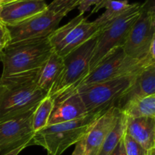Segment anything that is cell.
I'll list each match as a JSON object with an SVG mask.
<instances>
[{
	"mask_svg": "<svg viewBox=\"0 0 155 155\" xmlns=\"http://www.w3.org/2000/svg\"><path fill=\"white\" fill-rule=\"evenodd\" d=\"M38 72L0 78V121L27 113L47 96L36 84Z\"/></svg>",
	"mask_w": 155,
	"mask_h": 155,
	"instance_id": "6da1fadb",
	"label": "cell"
},
{
	"mask_svg": "<svg viewBox=\"0 0 155 155\" xmlns=\"http://www.w3.org/2000/svg\"><path fill=\"white\" fill-rule=\"evenodd\" d=\"M102 113L89 114L75 120L47 126L34 133L29 145L42 147L48 155H61L86 136L91 125Z\"/></svg>",
	"mask_w": 155,
	"mask_h": 155,
	"instance_id": "7a4b0ae2",
	"label": "cell"
},
{
	"mask_svg": "<svg viewBox=\"0 0 155 155\" xmlns=\"http://www.w3.org/2000/svg\"><path fill=\"white\" fill-rule=\"evenodd\" d=\"M52 52L48 38L8 45L2 51L3 69L0 78L37 72Z\"/></svg>",
	"mask_w": 155,
	"mask_h": 155,
	"instance_id": "3957f363",
	"label": "cell"
},
{
	"mask_svg": "<svg viewBox=\"0 0 155 155\" xmlns=\"http://www.w3.org/2000/svg\"><path fill=\"white\" fill-rule=\"evenodd\" d=\"M140 6L139 3L131 4L124 13L100 30L89 62V74L114 50L124 46L130 29L140 14Z\"/></svg>",
	"mask_w": 155,
	"mask_h": 155,
	"instance_id": "277c9868",
	"label": "cell"
},
{
	"mask_svg": "<svg viewBox=\"0 0 155 155\" xmlns=\"http://www.w3.org/2000/svg\"><path fill=\"white\" fill-rule=\"evenodd\" d=\"M98 35L63 58V69L48 96L54 98L65 92L77 89L89 74V62L96 45Z\"/></svg>",
	"mask_w": 155,
	"mask_h": 155,
	"instance_id": "5b68a950",
	"label": "cell"
},
{
	"mask_svg": "<svg viewBox=\"0 0 155 155\" xmlns=\"http://www.w3.org/2000/svg\"><path fill=\"white\" fill-rule=\"evenodd\" d=\"M138 74L77 88L87 113H102L112 106H116L132 86Z\"/></svg>",
	"mask_w": 155,
	"mask_h": 155,
	"instance_id": "8992f818",
	"label": "cell"
},
{
	"mask_svg": "<svg viewBox=\"0 0 155 155\" xmlns=\"http://www.w3.org/2000/svg\"><path fill=\"white\" fill-rule=\"evenodd\" d=\"M152 64H155L154 59L133 58L126 54L123 47H120L104 58L83 79L78 87L137 74Z\"/></svg>",
	"mask_w": 155,
	"mask_h": 155,
	"instance_id": "52a82bcc",
	"label": "cell"
},
{
	"mask_svg": "<svg viewBox=\"0 0 155 155\" xmlns=\"http://www.w3.org/2000/svg\"><path fill=\"white\" fill-rule=\"evenodd\" d=\"M100 30L83 15H77L68 24L58 27L48 39L53 51L64 58L99 33Z\"/></svg>",
	"mask_w": 155,
	"mask_h": 155,
	"instance_id": "ba28073f",
	"label": "cell"
},
{
	"mask_svg": "<svg viewBox=\"0 0 155 155\" xmlns=\"http://www.w3.org/2000/svg\"><path fill=\"white\" fill-rule=\"evenodd\" d=\"M154 38L155 0H145L141 5L140 14L130 29L123 48L133 58H151L148 51Z\"/></svg>",
	"mask_w": 155,
	"mask_h": 155,
	"instance_id": "9c48e42d",
	"label": "cell"
},
{
	"mask_svg": "<svg viewBox=\"0 0 155 155\" xmlns=\"http://www.w3.org/2000/svg\"><path fill=\"white\" fill-rule=\"evenodd\" d=\"M64 16L62 14L54 13L46 9L27 21L6 27L10 35L8 45L33 42L48 38L58 27L61 21Z\"/></svg>",
	"mask_w": 155,
	"mask_h": 155,
	"instance_id": "30bf717a",
	"label": "cell"
},
{
	"mask_svg": "<svg viewBox=\"0 0 155 155\" xmlns=\"http://www.w3.org/2000/svg\"><path fill=\"white\" fill-rule=\"evenodd\" d=\"M35 108L24 114L0 121V152L6 153L23 145L29 146L34 135L32 118Z\"/></svg>",
	"mask_w": 155,
	"mask_h": 155,
	"instance_id": "8fae6325",
	"label": "cell"
},
{
	"mask_svg": "<svg viewBox=\"0 0 155 155\" xmlns=\"http://www.w3.org/2000/svg\"><path fill=\"white\" fill-rule=\"evenodd\" d=\"M120 110L112 106L91 125L85 136V155H98L103 143L116 125Z\"/></svg>",
	"mask_w": 155,
	"mask_h": 155,
	"instance_id": "7c38bea8",
	"label": "cell"
},
{
	"mask_svg": "<svg viewBox=\"0 0 155 155\" xmlns=\"http://www.w3.org/2000/svg\"><path fill=\"white\" fill-rule=\"evenodd\" d=\"M53 99L54 106L47 126L75 120L89 114L77 89L61 94Z\"/></svg>",
	"mask_w": 155,
	"mask_h": 155,
	"instance_id": "4fadbf2b",
	"label": "cell"
},
{
	"mask_svg": "<svg viewBox=\"0 0 155 155\" xmlns=\"http://www.w3.org/2000/svg\"><path fill=\"white\" fill-rule=\"evenodd\" d=\"M45 0H19L4 5L0 14V21L5 27L25 21L47 9Z\"/></svg>",
	"mask_w": 155,
	"mask_h": 155,
	"instance_id": "5bb4252c",
	"label": "cell"
},
{
	"mask_svg": "<svg viewBox=\"0 0 155 155\" xmlns=\"http://www.w3.org/2000/svg\"><path fill=\"white\" fill-rule=\"evenodd\" d=\"M155 95V64L144 68L136 75L127 92L117 103L120 110L126 104L136 98Z\"/></svg>",
	"mask_w": 155,
	"mask_h": 155,
	"instance_id": "9a60e30c",
	"label": "cell"
},
{
	"mask_svg": "<svg viewBox=\"0 0 155 155\" xmlns=\"http://www.w3.org/2000/svg\"><path fill=\"white\" fill-rule=\"evenodd\" d=\"M125 132L147 151L155 148V118L126 117Z\"/></svg>",
	"mask_w": 155,
	"mask_h": 155,
	"instance_id": "2e32d148",
	"label": "cell"
},
{
	"mask_svg": "<svg viewBox=\"0 0 155 155\" xmlns=\"http://www.w3.org/2000/svg\"><path fill=\"white\" fill-rule=\"evenodd\" d=\"M63 67L64 58L53 51L38 72L36 84L46 92L47 95L58 78Z\"/></svg>",
	"mask_w": 155,
	"mask_h": 155,
	"instance_id": "e0dca14e",
	"label": "cell"
},
{
	"mask_svg": "<svg viewBox=\"0 0 155 155\" xmlns=\"http://www.w3.org/2000/svg\"><path fill=\"white\" fill-rule=\"evenodd\" d=\"M127 117L155 118V95L136 98L120 110Z\"/></svg>",
	"mask_w": 155,
	"mask_h": 155,
	"instance_id": "ac0fdd59",
	"label": "cell"
},
{
	"mask_svg": "<svg viewBox=\"0 0 155 155\" xmlns=\"http://www.w3.org/2000/svg\"><path fill=\"white\" fill-rule=\"evenodd\" d=\"M131 6L128 0H110L104 8L105 12L93 21L101 30L106 25L113 21Z\"/></svg>",
	"mask_w": 155,
	"mask_h": 155,
	"instance_id": "d6986e66",
	"label": "cell"
},
{
	"mask_svg": "<svg viewBox=\"0 0 155 155\" xmlns=\"http://www.w3.org/2000/svg\"><path fill=\"white\" fill-rule=\"evenodd\" d=\"M54 106V99L45 96L35 108L32 118V129L36 133L47 127Z\"/></svg>",
	"mask_w": 155,
	"mask_h": 155,
	"instance_id": "ffe728a7",
	"label": "cell"
},
{
	"mask_svg": "<svg viewBox=\"0 0 155 155\" xmlns=\"http://www.w3.org/2000/svg\"><path fill=\"white\" fill-rule=\"evenodd\" d=\"M126 130V116L120 111L116 125L106 138L98 155H110L123 138Z\"/></svg>",
	"mask_w": 155,
	"mask_h": 155,
	"instance_id": "44dd1931",
	"label": "cell"
},
{
	"mask_svg": "<svg viewBox=\"0 0 155 155\" xmlns=\"http://www.w3.org/2000/svg\"><path fill=\"white\" fill-rule=\"evenodd\" d=\"M80 0H53L48 5L47 9L56 14L66 16L71 11L77 7Z\"/></svg>",
	"mask_w": 155,
	"mask_h": 155,
	"instance_id": "7402d4cb",
	"label": "cell"
},
{
	"mask_svg": "<svg viewBox=\"0 0 155 155\" xmlns=\"http://www.w3.org/2000/svg\"><path fill=\"white\" fill-rule=\"evenodd\" d=\"M123 140L127 155H148V151L145 150L126 132L123 136Z\"/></svg>",
	"mask_w": 155,
	"mask_h": 155,
	"instance_id": "603a6c76",
	"label": "cell"
},
{
	"mask_svg": "<svg viewBox=\"0 0 155 155\" xmlns=\"http://www.w3.org/2000/svg\"><path fill=\"white\" fill-rule=\"evenodd\" d=\"M101 2V0H80L78 5H77L80 15H84L86 12L90 9L91 6L97 5Z\"/></svg>",
	"mask_w": 155,
	"mask_h": 155,
	"instance_id": "cb8c5ba5",
	"label": "cell"
},
{
	"mask_svg": "<svg viewBox=\"0 0 155 155\" xmlns=\"http://www.w3.org/2000/svg\"><path fill=\"white\" fill-rule=\"evenodd\" d=\"M10 42V35L7 27H0V50H3Z\"/></svg>",
	"mask_w": 155,
	"mask_h": 155,
	"instance_id": "d4e9b609",
	"label": "cell"
},
{
	"mask_svg": "<svg viewBox=\"0 0 155 155\" xmlns=\"http://www.w3.org/2000/svg\"><path fill=\"white\" fill-rule=\"evenodd\" d=\"M85 136L76 144L72 155H85Z\"/></svg>",
	"mask_w": 155,
	"mask_h": 155,
	"instance_id": "484cf974",
	"label": "cell"
},
{
	"mask_svg": "<svg viewBox=\"0 0 155 155\" xmlns=\"http://www.w3.org/2000/svg\"><path fill=\"white\" fill-rule=\"evenodd\" d=\"M110 155H127V153H126L125 151V148H124L123 138L121 139V140L120 141L119 143L117 145V146L115 147V148L113 150V151L110 153Z\"/></svg>",
	"mask_w": 155,
	"mask_h": 155,
	"instance_id": "4316f807",
	"label": "cell"
},
{
	"mask_svg": "<svg viewBox=\"0 0 155 155\" xmlns=\"http://www.w3.org/2000/svg\"><path fill=\"white\" fill-rule=\"evenodd\" d=\"M27 146H28L27 145H21V146L18 147V148H15V149L11 150V151H8V152L5 153V154L3 155H18L20 154V152H21V151H22L23 150H24L25 148H27Z\"/></svg>",
	"mask_w": 155,
	"mask_h": 155,
	"instance_id": "83f0119b",
	"label": "cell"
},
{
	"mask_svg": "<svg viewBox=\"0 0 155 155\" xmlns=\"http://www.w3.org/2000/svg\"><path fill=\"white\" fill-rule=\"evenodd\" d=\"M110 0H101V2L98 3V4L97 5H95V8L92 9V14L96 13V12H98L100 9H101V8H103L105 7L106 5H107V3H108V2H110Z\"/></svg>",
	"mask_w": 155,
	"mask_h": 155,
	"instance_id": "f1b7e54d",
	"label": "cell"
},
{
	"mask_svg": "<svg viewBox=\"0 0 155 155\" xmlns=\"http://www.w3.org/2000/svg\"><path fill=\"white\" fill-rule=\"evenodd\" d=\"M17 1H19V0H0V4H1L2 5H4L9 4V3H12Z\"/></svg>",
	"mask_w": 155,
	"mask_h": 155,
	"instance_id": "f546056e",
	"label": "cell"
},
{
	"mask_svg": "<svg viewBox=\"0 0 155 155\" xmlns=\"http://www.w3.org/2000/svg\"><path fill=\"white\" fill-rule=\"evenodd\" d=\"M148 155H155V148L148 151Z\"/></svg>",
	"mask_w": 155,
	"mask_h": 155,
	"instance_id": "4dcf8cb0",
	"label": "cell"
},
{
	"mask_svg": "<svg viewBox=\"0 0 155 155\" xmlns=\"http://www.w3.org/2000/svg\"><path fill=\"white\" fill-rule=\"evenodd\" d=\"M2 51L3 50H0V63L2 62Z\"/></svg>",
	"mask_w": 155,
	"mask_h": 155,
	"instance_id": "1f68e13d",
	"label": "cell"
},
{
	"mask_svg": "<svg viewBox=\"0 0 155 155\" xmlns=\"http://www.w3.org/2000/svg\"><path fill=\"white\" fill-rule=\"evenodd\" d=\"M2 6H3V5H2L0 4V14H1L2 10Z\"/></svg>",
	"mask_w": 155,
	"mask_h": 155,
	"instance_id": "d6a6232c",
	"label": "cell"
},
{
	"mask_svg": "<svg viewBox=\"0 0 155 155\" xmlns=\"http://www.w3.org/2000/svg\"><path fill=\"white\" fill-rule=\"evenodd\" d=\"M5 27V25L1 22V21H0V27Z\"/></svg>",
	"mask_w": 155,
	"mask_h": 155,
	"instance_id": "836d02e7",
	"label": "cell"
},
{
	"mask_svg": "<svg viewBox=\"0 0 155 155\" xmlns=\"http://www.w3.org/2000/svg\"></svg>",
	"mask_w": 155,
	"mask_h": 155,
	"instance_id": "e575fe53",
	"label": "cell"
}]
</instances>
